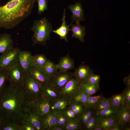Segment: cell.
I'll return each mask as SVG.
<instances>
[{
  "label": "cell",
  "mask_w": 130,
  "mask_h": 130,
  "mask_svg": "<svg viewBox=\"0 0 130 130\" xmlns=\"http://www.w3.org/2000/svg\"><path fill=\"white\" fill-rule=\"evenodd\" d=\"M37 0H10L0 6V28L15 27L31 14Z\"/></svg>",
  "instance_id": "1"
},
{
  "label": "cell",
  "mask_w": 130,
  "mask_h": 130,
  "mask_svg": "<svg viewBox=\"0 0 130 130\" xmlns=\"http://www.w3.org/2000/svg\"><path fill=\"white\" fill-rule=\"evenodd\" d=\"M31 29L33 33L32 37L33 45L45 46L52 31L51 24L45 17L34 20Z\"/></svg>",
  "instance_id": "2"
},
{
  "label": "cell",
  "mask_w": 130,
  "mask_h": 130,
  "mask_svg": "<svg viewBox=\"0 0 130 130\" xmlns=\"http://www.w3.org/2000/svg\"><path fill=\"white\" fill-rule=\"evenodd\" d=\"M21 51L18 47H13L0 56V69H7L18 62Z\"/></svg>",
  "instance_id": "3"
},
{
  "label": "cell",
  "mask_w": 130,
  "mask_h": 130,
  "mask_svg": "<svg viewBox=\"0 0 130 130\" xmlns=\"http://www.w3.org/2000/svg\"><path fill=\"white\" fill-rule=\"evenodd\" d=\"M73 77V73L58 71L50 78L49 83L59 91L68 81Z\"/></svg>",
  "instance_id": "4"
},
{
  "label": "cell",
  "mask_w": 130,
  "mask_h": 130,
  "mask_svg": "<svg viewBox=\"0 0 130 130\" xmlns=\"http://www.w3.org/2000/svg\"><path fill=\"white\" fill-rule=\"evenodd\" d=\"M7 70L8 78L15 83L19 84L25 78L26 74L18 62Z\"/></svg>",
  "instance_id": "5"
},
{
  "label": "cell",
  "mask_w": 130,
  "mask_h": 130,
  "mask_svg": "<svg viewBox=\"0 0 130 130\" xmlns=\"http://www.w3.org/2000/svg\"><path fill=\"white\" fill-rule=\"evenodd\" d=\"M80 83L74 77L71 78L59 91L60 97L71 99L78 90Z\"/></svg>",
  "instance_id": "6"
},
{
  "label": "cell",
  "mask_w": 130,
  "mask_h": 130,
  "mask_svg": "<svg viewBox=\"0 0 130 130\" xmlns=\"http://www.w3.org/2000/svg\"><path fill=\"white\" fill-rule=\"evenodd\" d=\"M93 73L89 66L81 65L75 70L73 73V77L80 84H85L88 83L90 76Z\"/></svg>",
  "instance_id": "7"
},
{
  "label": "cell",
  "mask_w": 130,
  "mask_h": 130,
  "mask_svg": "<svg viewBox=\"0 0 130 130\" xmlns=\"http://www.w3.org/2000/svg\"><path fill=\"white\" fill-rule=\"evenodd\" d=\"M32 56L30 52L27 51L21 50L19 54L18 62L26 74H29L33 67Z\"/></svg>",
  "instance_id": "8"
},
{
  "label": "cell",
  "mask_w": 130,
  "mask_h": 130,
  "mask_svg": "<svg viewBox=\"0 0 130 130\" xmlns=\"http://www.w3.org/2000/svg\"><path fill=\"white\" fill-rule=\"evenodd\" d=\"M116 112L118 122L122 130L126 127L130 126V108L126 106Z\"/></svg>",
  "instance_id": "9"
},
{
  "label": "cell",
  "mask_w": 130,
  "mask_h": 130,
  "mask_svg": "<svg viewBox=\"0 0 130 130\" xmlns=\"http://www.w3.org/2000/svg\"><path fill=\"white\" fill-rule=\"evenodd\" d=\"M44 98L50 102L60 97L59 91L49 83L41 85Z\"/></svg>",
  "instance_id": "10"
},
{
  "label": "cell",
  "mask_w": 130,
  "mask_h": 130,
  "mask_svg": "<svg viewBox=\"0 0 130 130\" xmlns=\"http://www.w3.org/2000/svg\"><path fill=\"white\" fill-rule=\"evenodd\" d=\"M68 8L72 13L71 19L73 21L78 24L80 21L84 20V10L80 3L77 2L74 5H70Z\"/></svg>",
  "instance_id": "11"
},
{
  "label": "cell",
  "mask_w": 130,
  "mask_h": 130,
  "mask_svg": "<svg viewBox=\"0 0 130 130\" xmlns=\"http://www.w3.org/2000/svg\"><path fill=\"white\" fill-rule=\"evenodd\" d=\"M109 99L110 108L116 111L127 106L122 92L113 95Z\"/></svg>",
  "instance_id": "12"
},
{
  "label": "cell",
  "mask_w": 130,
  "mask_h": 130,
  "mask_svg": "<svg viewBox=\"0 0 130 130\" xmlns=\"http://www.w3.org/2000/svg\"><path fill=\"white\" fill-rule=\"evenodd\" d=\"M28 74L41 85H45L49 83L50 79L43 69H40L33 67Z\"/></svg>",
  "instance_id": "13"
},
{
  "label": "cell",
  "mask_w": 130,
  "mask_h": 130,
  "mask_svg": "<svg viewBox=\"0 0 130 130\" xmlns=\"http://www.w3.org/2000/svg\"><path fill=\"white\" fill-rule=\"evenodd\" d=\"M72 103L68 99L60 97L50 102V111H63L69 107Z\"/></svg>",
  "instance_id": "14"
},
{
  "label": "cell",
  "mask_w": 130,
  "mask_h": 130,
  "mask_svg": "<svg viewBox=\"0 0 130 130\" xmlns=\"http://www.w3.org/2000/svg\"><path fill=\"white\" fill-rule=\"evenodd\" d=\"M58 70L62 72H66L72 69L74 67V63L69 54L61 57L58 63L56 64Z\"/></svg>",
  "instance_id": "15"
},
{
  "label": "cell",
  "mask_w": 130,
  "mask_h": 130,
  "mask_svg": "<svg viewBox=\"0 0 130 130\" xmlns=\"http://www.w3.org/2000/svg\"><path fill=\"white\" fill-rule=\"evenodd\" d=\"M14 44L13 40L9 33L0 34V53H3L13 47Z\"/></svg>",
  "instance_id": "16"
},
{
  "label": "cell",
  "mask_w": 130,
  "mask_h": 130,
  "mask_svg": "<svg viewBox=\"0 0 130 130\" xmlns=\"http://www.w3.org/2000/svg\"><path fill=\"white\" fill-rule=\"evenodd\" d=\"M66 14L65 9L64 10L62 18L61 19L62 21L61 25L55 30H52V32L58 35L61 39H64L67 42H68L67 39V36L68 32L70 31L69 25H67L65 20Z\"/></svg>",
  "instance_id": "17"
},
{
  "label": "cell",
  "mask_w": 130,
  "mask_h": 130,
  "mask_svg": "<svg viewBox=\"0 0 130 130\" xmlns=\"http://www.w3.org/2000/svg\"><path fill=\"white\" fill-rule=\"evenodd\" d=\"M70 24L71 28L70 30L72 32V37L78 39L81 42L84 41V37L85 35V26L81 25L79 23L75 25Z\"/></svg>",
  "instance_id": "18"
},
{
  "label": "cell",
  "mask_w": 130,
  "mask_h": 130,
  "mask_svg": "<svg viewBox=\"0 0 130 130\" xmlns=\"http://www.w3.org/2000/svg\"><path fill=\"white\" fill-rule=\"evenodd\" d=\"M44 116L45 117L43 119L42 124L45 128L51 130L53 126L57 124V118L54 112L50 111Z\"/></svg>",
  "instance_id": "19"
},
{
  "label": "cell",
  "mask_w": 130,
  "mask_h": 130,
  "mask_svg": "<svg viewBox=\"0 0 130 130\" xmlns=\"http://www.w3.org/2000/svg\"><path fill=\"white\" fill-rule=\"evenodd\" d=\"M94 112V110L92 108L85 107L82 112L77 116L82 129L84 128L85 124Z\"/></svg>",
  "instance_id": "20"
},
{
  "label": "cell",
  "mask_w": 130,
  "mask_h": 130,
  "mask_svg": "<svg viewBox=\"0 0 130 130\" xmlns=\"http://www.w3.org/2000/svg\"><path fill=\"white\" fill-rule=\"evenodd\" d=\"M88 97L81 88L79 85L78 90L72 97L71 100L72 103H80L83 104L85 107H86Z\"/></svg>",
  "instance_id": "21"
},
{
  "label": "cell",
  "mask_w": 130,
  "mask_h": 130,
  "mask_svg": "<svg viewBox=\"0 0 130 130\" xmlns=\"http://www.w3.org/2000/svg\"><path fill=\"white\" fill-rule=\"evenodd\" d=\"M43 98L38 102L36 105L38 114L42 117L48 113L50 111V102L47 99Z\"/></svg>",
  "instance_id": "22"
},
{
  "label": "cell",
  "mask_w": 130,
  "mask_h": 130,
  "mask_svg": "<svg viewBox=\"0 0 130 130\" xmlns=\"http://www.w3.org/2000/svg\"><path fill=\"white\" fill-rule=\"evenodd\" d=\"M98 118V125L103 130H109L117 122V116Z\"/></svg>",
  "instance_id": "23"
},
{
  "label": "cell",
  "mask_w": 130,
  "mask_h": 130,
  "mask_svg": "<svg viewBox=\"0 0 130 130\" xmlns=\"http://www.w3.org/2000/svg\"><path fill=\"white\" fill-rule=\"evenodd\" d=\"M25 79L26 85L28 89L35 93H38L40 91L41 85L39 82L29 74H26Z\"/></svg>",
  "instance_id": "24"
},
{
  "label": "cell",
  "mask_w": 130,
  "mask_h": 130,
  "mask_svg": "<svg viewBox=\"0 0 130 130\" xmlns=\"http://www.w3.org/2000/svg\"><path fill=\"white\" fill-rule=\"evenodd\" d=\"M47 60L46 56L43 54L33 56L32 61L33 67L40 69H43Z\"/></svg>",
  "instance_id": "25"
},
{
  "label": "cell",
  "mask_w": 130,
  "mask_h": 130,
  "mask_svg": "<svg viewBox=\"0 0 130 130\" xmlns=\"http://www.w3.org/2000/svg\"><path fill=\"white\" fill-rule=\"evenodd\" d=\"M43 69L50 79L58 72V70L56 64H55L52 61L48 60Z\"/></svg>",
  "instance_id": "26"
},
{
  "label": "cell",
  "mask_w": 130,
  "mask_h": 130,
  "mask_svg": "<svg viewBox=\"0 0 130 130\" xmlns=\"http://www.w3.org/2000/svg\"><path fill=\"white\" fill-rule=\"evenodd\" d=\"M80 86L88 97L95 94L100 89L99 85H95L88 83L80 84Z\"/></svg>",
  "instance_id": "27"
},
{
  "label": "cell",
  "mask_w": 130,
  "mask_h": 130,
  "mask_svg": "<svg viewBox=\"0 0 130 130\" xmlns=\"http://www.w3.org/2000/svg\"><path fill=\"white\" fill-rule=\"evenodd\" d=\"M95 113L98 118L117 116L116 112L111 108H106L99 111H95Z\"/></svg>",
  "instance_id": "28"
},
{
  "label": "cell",
  "mask_w": 130,
  "mask_h": 130,
  "mask_svg": "<svg viewBox=\"0 0 130 130\" xmlns=\"http://www.w3.org/2000/svg\"><path fill=\"white\" fill-rule=\"evenodd\" d=\"M64 130H77L82 129L77 117L73 119H68L64 126Z\"/></svg>",
  "instance_id": "29"
},
{
  "label": "cell",
  "mask_w": 130,
  "mask_h": 130,
  "mask_svg": "<svg viewBox=\"0 0 130 130\" xmlns=\"http://www.w3.org/2000/svg\"><path fill=\"white\" fill-rule=\"evenodd\" d=\"M110 108L109 98L102 97L92 108L95 111L100 110L106 108Z\"/></svg>",
  "instance_id": "30"
},
{
  "label": "cell",
  "mask_w": 130,
  "mask_h": 130,
  "mask_svg": "<svg viewBox=\"0 0 130 130\" xmlns=\"http://www.w3.org/2000/svg\"><path fill=\"white\" fill-rule=\"evenodd\" d=\"M98 125V118L94 112L85 124L84 129L87 130H93Z\"/></svg>",
  "instance_id": "31"
},
{
  "label": "cell",
  "mask_w": 130,
  "mask_h": 130,
  "mask_svg": "<svg viewBox=\"0 0 130 130\" xmlns=\"http://www.w3.org/2000/svg\"><path fill=\"white\" fill-rule=\"evenodd\" d=\"M53 112L55 114L57 118V125L64 127V126L66 122L68 119L64 114L63 111Z\"/></svg>",
  "instance_id": "32"
},
{
  "label": "cell",
  "mask_w": 130,
  "mask_h": 130,
  "mask_svg": "<svg viewBox=\"0 0 130 130\" xmlns=\"http://www.w3.org/2000/svg\"><path fill=\"white\" fill-rule=\"evenodd\" d=\"M102 94L97 96L88 97L86 107L92 108L98 103L99 100L103 97Z\"/></svg>",
  "instance_id": "33"
},
{
  "label": "cell",
  "mask_w": 130,
  "mask_h": 130,
  "mask_svg": "<svg viewBox=\"0 0 130 130\" xmlns=\"http://www.w3.org/2000/svg\"><path fill=\"white\" fill-rule=\"evenodd\" d=\"M69 107L73 111L77 116L82 112L85 107L83 104L76 103H72Z\"/></svg>",
  "instance_id": "34"
},
{
  "label": "cell",
  "mask_w": 130,
  "mask_h": 130,
  "mask_svg": "<svg viewBox=\"0 0 130 130\" xmlns=\"http://www.w3.org/2000/svg\"><path fill=\"white\" fill-rule=\"evenodd\" d=\"M8 78L7 69H0V92Z\"/></svg>",
  "instance_id": "35"
},
{
  "label": "cell",
  "mask_w": 130,
  "mask_h": 130,
  "mask_svg": "<svg viewBox=\"0 0 130 130\" xmlns=\"http://www.w3.org/2000/svg\"><path fill=\"white\" fill-rule=\"evenodd\" d=\"M38 3V13L40 15L44 13L48 9L47 0H37Z\"/></svg>",
  "instance_id": "36"
},
{
  "label": "cell",
  "mask_w": 130,
  "mask_h": 130,
  "mask_svg": "<svg viewBox=\"0 0 130 130\" xmlns=\"http://www.w3.org/2000/svg\"><path fill=\"white\" fill-rule=\"evenodd\" d=\"M100 78L99 75L93 73L90 76L88 83L95 85H99Z\"/></svg>",
  "instance_id": "37"
},
{
  "label": "cell",
  "mask_w": 130,
  "mask_h": 130,
  "mask_svg": "<svg viewBox=\"0 0 130 130\" xmlns=\"http://www.w3.org/2000/svg\"><path fill=\"white\" fill-rule=\"evenodd\" d=\"M63 112L68 119H74L77 117V116L69 107L64 110Z\"/></svg>",
  "instance_id": "38"
},
{
  "label": "cell",
  "mask_w": 130,
  "mask_h": 130,
  "mask_svg": "<svg viewBox=\"0 0 130 130\" xmlns=\"http://www.w3.org/2000/svg\"><path fill=\"white\" fill-rule=\"evenodd\" d=\"M127 106L130 108V87H126L122 92Z\"/></svg>",
  "instance_id": "39"
},
{
  "label": "cell",
  "mask_w": 130,
  "mask_h": 130,
  "mask_svg": "<svg viewBox=\"0 0 130 130\" xmlns=\"http://www.w3.org/2000/svg\"><path fill=\"white\" fill-rule=\"evenodd\" d=\"M38 117V116H33L31 118V121L33 125L36 129L39 130L41 129V123Z\"/></svg>",
  "instance_id": "40"
},
{
  "label": "cell",
  "mask_w": 130,
  "mask_h": 130,
  "mask_svg": "<svg viewBox=\"0 0 130 130\" xmlns=\"http://www.w3.org/2000/svg\"><path fill=\"white\" fill-rule=\"evenodd\" d=\"M122 128L118 122L109 130H121Z\"/></svg>",
  "instance_id": "41"
},
{
  "label": "cell",
  "mask_w": 130,
  "mask_h": 130,
  "mask_svg": "<svg viewBox=\"0 0 130 130\" xmlns=\"http://www.w3.org/2000/svg\"><path fill=\"white\" fill-rule=\"evenodd\" d=\"M130 75L124 78V81L125 85L126 87H130Z\"/></svg>",
  "instance_id": "42"
},
{
  "label": "cell",
  "mask_w": 130,
  "mask_h": 130,
  "mask_svg": "<svg viewBox=\"0 0 130 130\" xmlns=\"http://www.w3.org/2000/svg\"><path fill=\"white\" fill-rule=\"evenodd\" d=\"M64 130V127L56 125L53 126L51 130Z\"/></svg>",
  "instance_id": "43"
},
{
  "label": "cell",
  "mask_w": 130,
  "mask_h": 130,
  "mask_svg": "<svg viewBox=\"0 0 130 130\" xmlns=\"http://www.w3.org/2000/svg\"><path fill=\"white\" fill-rule=\"evenodd\" d=\"M93 130H103L100 126L98 125L95 127Z\"/></svg>",
  "instance_id": "44"
},
{
  "label": "cell",
  "mask_w": 130,
  "mask_h": 130,
  "mask_svg": "<svg viewBox=\"0 0 130 130\" xmlns=\"http://www.w3.org/2000/svg\"><path fill=\"white\" fill-rule=\"evenodd\" d=\"M2 129L4 130H13V129L9 126H5L4 127L2 128Z\"/></svg>",
  "instance_id": "45"
},
{
  "label": "cell",
  "mask_w": 130,
  "mask_h": 130,
  "mask_svg": "<svg viewBox=\"0 0 130 130\" xmlns=\"http://www.w3.org/2000/svg\"><path fill=\"white\" fill-rule=\"evenodd\" d=\"M26 129L27 130H34L32 127L29 126L27 127Z\"/></svg>",
  "instance_id": "46"
},
{
  "label": "cell",
  "mask_w": 130,
  "mask_h": 130,
  "mask_svg": "<svg viewBox=\"0 0 130 130\" xmlns=\"http://www.w3.org/2000/svg\"><path fill=\"white\" fill-rule=\"evenodd\" d=\"M1 119L0 118V124H1Z\"/></svg>",
  "instance_id": "47"
},
{
  "label": "cell",
  "mask_w": 130,
  "mask_h": 130,
  "mask_svg": "<svg viewBox=\"0 0 130 130\" xmlns=\"http://www.w3.org/2000/svg\"></svg>",
  "instance_id": "48"
}]
</instances>
